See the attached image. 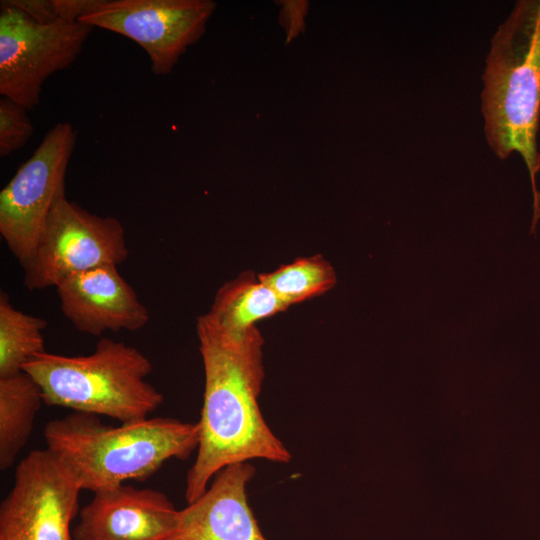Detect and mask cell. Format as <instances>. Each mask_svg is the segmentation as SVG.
Returning <instances> with one entry per match:
<instances>
[{"mask_svg": "<svg viewBox=\"0 0 540 540\" xmlns=\"http://www.w3.org/2000/svg\"><path fill=\"white\" fill-rule=\"evenodd\" d=\"M196 331L205 384L197 454L186 475L187 503L201 496L227 466L255 459L291 460L259 408L264 339L257 326L232 331L207 312L197 318Z\"/></svg>", "mask_w": 540, "mask_h": 540, "instance_id": "cell-1", "label": "cell"}, {"mask_svg": "<svg viewBox=\"0 0 540 540\" xmlns=\"http://www.w3.org/2000/svg\"><path fill=\"white\" fill-rule=\"evenodd\" d=\"M486 141L499 159L519 153L533 194L530 233L540 220V0H519L492 37L482 75Z\"/></svg>", "mask_w": 540, "mask_h": 540, "instance_id": "cell-2", "label": "cell"}, {"mask_svg": "<svg viewBox=\"0 0 540 540\" xmlns=\"http://www.w3.org/2000/svg\"><path fill=\"white\" fill-rule=\"evenodd\" d=\"M43 436L81 490L94 493L146 480L167 461L188 458L198 447L199 424L153 417L112 426L72 412L49 421Z\"/></svg>", "mask_w": 540, "mask_h": 540, "instance_id": "cell-3", "label": "cell"}, {"mask_svg": "<svg viewBox=\"0 0 540 540\" xmlns=\"http://www.w3.org/2000/svg\"><path fill=\"white\" fill-rule=\"evenodd\" d=\"M152 369L143 352L111 338L100 339L88 355L44 351L24 367L39 384L44 404L120 423L149 418L163 403L162 393L147 380Z\"/></svg>", "mask_w": 540, "mask_h": 540, "instance_id": "cell-4", "label": "cell"}, {"mask_svg": "<svg viewBox=\"0 0 540 540\" xmlns=\"http://www.w3.org/2000/svg\"><path fill=\"white\" fill-rule=\"evenodd\" d=\"M0 7V94L31 111L45 81L74 63L94 28L61 19L40 23L6 0Z\"/></svg>", "mask_w": 540, "mask_h": 540, "instance_id": "cell-5", "label": "cell"}, {"mask_svg": "<svg viewBox=\"0 0 540 540\" xmlns=\"http://www.w3.org/2000/svg\"><path fill=\"white\" fill-rule=\"evenodd\" d=\"M129 255L125 229L112 216L89 212L61 192L53 203L39 245L24 270L29 290L56 287L65 278Z\"/></svg>", "mask_w": 540, "mask_h": 540, "instance_id": "cell-6", "label": "cell"}, {"mask_svg": "<svg viewBox=\"0 0 540 540\" xmlns=\"http://www.w3.org/2000/svg\"><path fill=\"white\" fill-rule=\"evenodd\" d=\"M76 139L70 123L55 124L0 192V234L23 269L39 245L54 201L65 191Z\"/></svg>", "mask_w": 540, "mask_h": 540, "instance_id": "cell-7", "label": "cell"}, {"mask_svg": "<svg viewBox=\"0 0 540 540\" xmlns=\"http://www.w3.org/2000/svg\"><path fill=\"white\" fill-rule=\"evenodd\" d=\"M81 491L51 451H31L17 465L1 502L0 540H74Z\"/></svg>", "mask_w": 540, "mask_h": 540, "instance_id": "cell-8", "label": "cell"}, {"mask_svg": "<svg viewBox=\"0 0 540 540\" xmlns=\"http://www.w3.org/2000/svg\"><path fill=\"white\" fill-rule=\"evenodd\" d=\"M215 7L211 0H100L79 21L133 40L163 76L202 37Z\"/></svg>", "mask_w": 540, "mask_h": 540, "instance_id": "cell-9", "label": "cell"}, {"mask_svg": "<svg viewBox=\"0 0 540 540\" xmlns=\"http://www.w3.org/2000/svg\"><path fill=\"white\" fill-rule=\"evenodd\" d=\"M79 511L74 540H166L179 510L161 491L121 484L93 493Z\"/></svg>", "mask_w": 540, "mask_h": 540, "instance_id": "cell-10", "label": "cell"}, {"mask_svg": "<svg viewBox=\"0 0 540 540\" xmlns=\"http://www.w3.org/2000/svg\"><path fill=\"white\" fill-rule=\"evenodd\" d=\"M55 288L61 312L83 334L137 331L150 320L149 310L116 265L73 274Z\"/></svg>", "mask_w": 540, "mask_h": 540, "instance_id": "cell-11", "label": "cell"}, {"mask_svg": "<svg viewBox=\"0 0 540 540\" xmlns=\"http://www.w3.org/2000/svg\"><path fill=\"white\" fill-rule=\"evenodd\" d=\"M254 474L251 462L222 469L201 496L179 510L177 525L166 540H267L247 497Z\"/></svg>", "mask_w": 540, "mask_h": 540, "instance_id": "cell-12", "label": "cell"}, {"mask_svg": "<svg viewBox=\"0 0 540 540\" xmlns=\"http://www.w3.org/2000/svg\"><path fill=\"white\" fill-rule=\"evenodd\" d=\"M44 404L36 380L22 371L0 378V469L7 470L25 447Z\"/></svg>", "mask_w": 540, "mask_h": 540, "instance_id": "cell-13", "label": "cell"}, {"mask_svg": "<svg viewBox=\"0 0 540 540\" xmlns=\"http://www.w3.org/2000/svg\"><path fill=\"white\" fill-rule=\"evenodd\" d=\"M287 308L258 275L247 270L217 290L209 313L223 327L240 332Z\"/></svg>", "mask_w": 540, "mask_h": 540, "instance_id": "cell-14", "label": "cell"}, {"mask_svg": "<svg viewBox=\"0 0 540 540\" xmlns=\"http://www.w3.org/2000/svg\"><path fill=\"white\" fill-rule=\"evenodd\" d=\"M47 321L18 310L6 292L0 293V378L24 371L25 365L46 351Z\"/></svg>", "mask_w": 540, "mask_h": 540, "instance_id": "cell-15", "label": "cell"}, {"mask_svg": "<svg viewBox=\"0 0 540 540\" xmlns=\"http://www.w3.org/2000/svg\"><path fill=\"white\" fill-rule=\"evenodd\" d=\"M258 278L288 307L327 292L337 280L333 267L320 254L300 257Z\"/></svg>", "mask_w": 540, "mask_h": 540, "instance_id": "cell-16", "label": "cell"}, {"mask_svg": "<svg viewBox=\"0 0 540 540\" xmlns=\"http://www.w3.org/2000/svg\"><path fill=\"white\" fill-rule=\"evenodd\" d=\"M28 110L14 100L0 99V156L8 157L21 149L33 134Z\"/></svg>", "mask_w": 540, "mask_h": 540, "instance_id": "cell-17", "label": "cell"}, {"mask_svg": "<svg viewBox=\"0 0 540 540\" xmlns=\"http://www.w3.org/2000/svg\"><path fill=\"white\" fill-rule=\"evenodd\" d=\"M10 5L22 10L40 23H52L59 20L54 0H6Z\"/></svg>", "mask_w": 540, "mask_h": 540, "instance_id": "cell-18", "label": "cell"}, {"mask_svg": "<svg viewBox=\"0 0 540 540\" xmlns=\"http://www.w3.org/2000/svg\"><path fill=\"white\" fill-rule=\"evenodd\" d=\"M100 0H54L59 19L76 22L92 12Z\"/></svg>", "mask_w": 540, "mask_h": 540, "instance_id": "cell-19", "label": "cell"}]
</instances>
